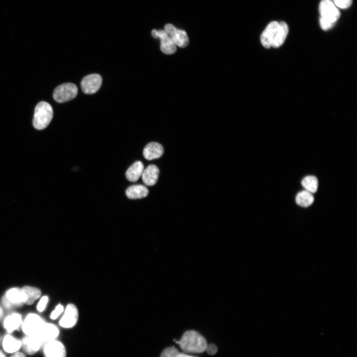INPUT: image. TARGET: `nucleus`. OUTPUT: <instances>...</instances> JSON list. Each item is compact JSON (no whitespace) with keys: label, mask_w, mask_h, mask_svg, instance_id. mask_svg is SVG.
<instances>
[{"label":"nucleus","mask_w":357,"mask_h":357,"mask_svg":"<svg viewBox=\"0 0 357 357\" xmlns=\"http://www.w3.org/2000/svg\"><path fill=\"white\" fill-rule=\"evenodd\" d=\"M174 341L178 344L185 353H202L206 351L207 343L199 333L194 330L186 331L180 341Z\"/></svg>","instance_id":"f257e3e1"},{"label":"nucleus","mask_w":357,"mask_h":357,"mask_svg":"<svg viewBox=\"0 0 357 357\" xmlns=\"http://www.w3.org/2000/svg\"><path fill=\"white\" fill-rule=\"evenodd\" d=\"M53 116L51 105L45 101H41L37 105L33 119V126L38 130L45 129L50 123Z\"/></svg>","instance_id":"f03ea898"},{"label":"nucleus","mask_w":357,"mask_h":357,"mask_svg":"<svg viewBox=\"0 0 357 357\" xmlns=\"http://www.w3.org/2000/svg\"><path fill=\"white\" fill-rule=\"evenodd\" d=\"M78 89L74 83H65L57 86L53 92V98L58 103H64L75 98Z\"/></svg>","instance_id":"7ed1b4c3"},{"label":"nucleus","mask_w":357,"mask_h":357,"mask_svg":"<svg viewBox=\"0 0 357 357\" xmlns=\"http://www.w3.org/2000/svg\"><path fill=\"white\" fill-rule=\"evenodd\" d=\"M319 12L321 17L335 23L341 15L340 11L331 0H321Z\"/></svg>","instance_id":"20e7f679"},{"label":"nucleus","mask_w":357,"mask_h":357,"mask_svg":"<svg viewBox=\"0 0 357 357\" xmlns=\"http://www.w3.org/2000/svg\"><path fill=\"white\" fill-rule=\"evenodd\" d=\"M164 31L176 46L185 48L188 45L189 39L185 31L177 29L172 24H167L165 26Z\"/></svg>","instance_id":"39448f33"},{"label":"nucleus","mask_w":357,"mask_h":357,"mask_svg":"<svg viewBox=\"0 0 357 357\" xmlns=\"http://www.w3.org/2000/svg\"><path fill=\"white\" fill-rule=\"evenodd\" d=\"M45 322L39 315L31 314L22 323V329L27 335L36 334Z\"/></svg>","instance_id":"423d86ee"},{"label":"nucleus","mask_w":357,"mask_h":357,"mask_svg":"<svg viewBox=\"0 0 357 357\" xmlns=\"http://www.w3.org/2000/svg\"><path fill=\"white\" fill-rule=\"evenodd\" d=\"M152 35L154 38L160 39V49L163 53L167 55H172L176 52V45L164 30H154Z\"/></svg>","instance_id":"0eeeda50"},{"label":"nucleus","mask_w":357,"mask_h":357,"mask_svg":"<svg viewBox=\"0 0 357 357\" xmlns=\"http://www.w3.org/2000/svg\"><path fill=\"white\" fill-rule=\"evenodd\" d=\"M102 79L98 74L88 75L82 79L81 87L85 94H92L96 93L100 88Z\"/></svg>","instance_id":"6e6552de"},{"label":"nucleus","mask_w":357,"mask_h":357,"mask_svg":"<svg viewBox=\"0 0 357 357\" xmlns=\"http://www.w3.org/2000/svg\"><path fill=\"white\" fill-rule=\"evenodd\" d=\"M79 318V312L77 308L73 304L67 306L64 315L60 320L61 326L65 328L74 327L77 323Z\"/></svg>","instance_id":"1a4fd4ad"},{"label":"nucleus","mask_w":357,"mask_h":357,"mask_svg":"<svg viewBox=\"0 0 357 357\" xmlns=\"http://www.w3.org/2000/svg\"><path fill=\"white\" fill-rule=\"evenodd\" d=\"M44 354L45 357H66V348L61 342L54 340L44 344Z\"/></svg>","instance_id":"9d476101"},{"label":"nucleus","mask_w":357,"mask_h":357,"mask_svg":"<svg viewBox=\"0 0 357 357\" xmlns=\"http://www.w3.org/2000/svg\"><path fill=\"white\" fill-rule=\"evenodd\" d=\"M36 334L41 339L44 345L49 341L56 340L59 334V330L54 324L44 322Z\"/></svg>","instance_id":"9b49d317"},{"label":"nucleus","mask_w":357,"mask_h":357,"mask_svg":"<svg viewBox=\"0 0 357 357\" xmlns=\"http://www.w3.org/2000/svg\"><path fill=\"white\" fill-rule=\"evenodd\" d=\"M2 303L7 309L13 306L21 305L24 303L21 289L14 288L8 291L3 298Z\"/></svg>","instance_id":"f8f14e48"},{"label":"nucleus","mask_w":357,"mask_h":357,"mask_svg":"<svg viewBox=\"0 0 357 357\" xmlns=\"http://www.w3.org/2000/svg\"><path fill=\"white\" fill-rule=\"evenodd\" d=\"M22 341L24 351L29 355H33L38 352L44 344L37 334L27 335Z\"/></svg>","instance_id":"ddd939ff"},{"label":"nucleus","mask_w":357,"mask_h":357,"mask_svg":"<svg viewBox=\"0 0 357 357\" xmlns=\"http://www.w3.org/2000/svg\"><path fill=\"white\" fill-rule=\"evenodd\" d=\"M279 23L273 21L270 23L262 34L261 41L262 45L266 48L273 46L278 29Z\"/></svg>","instance_id":"4468645a"},{"label":"nucleus","mask_w":357,"mask_h":357,"mask_svg":"<svg viewBox=\"0 0 357 357\" xmlns=\"http://www.w3.org/2000/svg\"><path fill=\"white\" fill-rule=\"evenodd\" d=\"M164 153V149L161 145L156 142L148 144L144 150V158L152 160L161 158Z\"/></svg>","instance_id":"2eb2a0df"},{"label":"nucleus","mask_w":357,"mask_h":357,"mask_svg":"<svg viewBox=\"0 0 357 357\" xmlns=\"http://www.w3.org/2000/svg\"><path fill=\"white\" fill-rule=\"evenodd\" d=\"M159 174V170L156 165H149L144 170L142 175L144 183L148 186L155 185L158 182Z\"/></svg>","instance_id":"dca6fc26"},{"label":"nucleus","mask_w":357,"mask_h":357,"mask_svg":"<svg viewBox=\"0 0 357 357\" xmlns=\"http://www.w3.org/2000/svg\"><path fill=\"white\" fill-rule=\"evenodd\" d=\"M24 303L31 305L41 296L40 290L37 288L25 286L21 289Z\"/></svg>","instance_id":"f3484780"},{"label":"nucleus","mask_w":357,"mask_h":357,"mask_svg":"<svg viewBox=\"0 0 357 357\" xmlns=\"http://www.w3.org/2000/svg\"><path fill=\"white\" fill-rule=\"evenodd\" d=\"M2 345L5 352L15 353L22 347V341L11 335H7L4 338Z\"/></svg>","instance_id":"a211bd4d"},{"label":"nucleus","mask_w":357,"mask_h":357,"mask_svg":"<svg viewBox=\"0 0 357 357\" xmlns=\"http://www.w3.org/2000/svg\"><path fill=\"white\" fill-rule=\"evenodd\" d=\"M149 193L148 189L146 186L142 185L130 186L126 191L127 197L132 199L146 198L148 196Z\"/></svg>","instance_id":"6ab92c4d"},{"label":"nucleus","mask_w":357,"mask_h":357,"mask_svg":"<svg viewBox=\"0 0 357 357\" xmlns=\"http://www.w3.org/2000/svg\"><path fill=\"white\" fill-rule=\"evenodd\" d=\"M22 323L21 316L15 313L6 317L4 322V326L9 333H12L18 329L22 325Z\"/></svg>","instance_id":"aec40b11"},{"label":"nucleus","mask_w":357,"mask_h":357,"mask_svg":"<svg viewBox=\"0 0 357 357\" xmlns=\"http://www.w3.org/2000/svg\"><path fill=\"white\" fill-rule=\"evenodd\" d=\"M144 170L143 163L138 161L134 163L126 171V176L130 182H137L141 177Z\"/></svg>","instance_id":"412c9836"},{"label":"nucleus","mask_w":357,"mask_h":357,"mask_svg":"<svg viewBox=\"0 0 357 357\" xmlns=\"http://www.w3.org/2000/svg\"><path fill=\"white\" fill-rule=\"evenodd\" d=\"M289 32L287 24L284 22L279 23L278 29L273 44L275 48H278L284 42Z\"/></svg>","instance_id":"4be33fe9"},{"label":"nucleus","mask_w":357,"mask_h":357,"mask_svg":"<svg viewBox=\"0 0 357 357\" xmlns=\"http://www.w3.org/2000/svg\"><path fill=\"white\" fill-rule=\"evenodd\" d=\"M297 203L302 207H308L314 201V197L312 194L307 191L299 193L296 198Z\"/></svg>","instance_id":"5701e85b"},{"label":"nucleus","mask_w":357,"mask_h":357,"mask_svg":"<svg viewBox=\"0 0 357 357\" xmlns=\"http://www.w3.org/2000/svg\"><path fill=\"white\" fill-rule=\"evenodd\" d=\"M302 186L306 190L312 193L317 192L318 188V181L317 178L313 176L305 177L302 182Z\"/></svg>","instance_id":"b1692460"},{"label":"nucleus","mask_w":357,"mask_h":357,"mask_svg":"<svg viewBox=\"0 0 357 357\" xmlns=\"http://www.w3.org/2000/svg\"><path fill=\"white\" fill-rule=\"evenodd\" d=\"M180 352L175 347H168L162 352L160 357H178Z\"/></svg>","instance_id":"393cba45"},{"label":"nucleus","mask_w":357,"mask_h":357,"mask_svg":"<svg viewBox=\"0 0 357 357\" xmlns=\"http://www.w3.org/2000/svg\"><path fill=\"white\" fill-rule=\"evenodd\" d=\"M353 3V0H335L334 4L336 7L342 9L349 8Z\"/></svg>","instance_id":"a878e982"},{"label":"nucleus","mask_w":357,"mask_h":357,"mask_svg":"<svg viewBox=\"0 0 357 357\" xmlns=\"http://www.w3.org/2000/svg\"><path fill=\"white\" fill-rule=\"evenodd\" d=\"M319 24L321 29L324 31H327L330 30L335 24V23L331 22L321 17L319 19Z\"/></svg>","instance_id":"bb28decb"},{"label":"nucleus","mask_w":357,"mask_h":357,"mask_svg":"<svg viewBox=\"0 0 357 357\" xmlns=\"http://www.w3.org/2000/svg\"><path fill=\"white\" fill-rule=\"evenodd\" d=\"M64 307L59 304L55 308V310L51 313L50 317L52 319H57L59 316L64 312Z\"/></svg>","instance_id":"cd10ccee"},{"label":"nucleus","mask_w":357,"mask_h":357,"mask_svg":"<svg viewBox=\"0 0 357 357\" xmlns=\"http://www.w3.org/2000/svg\"><path fill=\"white\" fill-rule=\"evenodd\" d=\"M48 301L49 299L47 296H44L41 299L37 307L39 312H42L45 310Z\"/></svg>","instance_id":"c85d7f7f"},{"label":"nucleus","mask_w":357,"mask_h":357,"mask_svg":"<svg viewBox=\"0 0 357 357\" xmlns=\"http://www.w3.org/2000/svg\"><path fill=\"white\" fill-rule=\"evenodd\" d=\"M206 351L209 355H214L217 353L218 348L215 345L211 344L207 345Z\"/></svg>","instance_id":"c756f323"},{"label":"nucleus","mask_w":357,"mask_h":357,"mask_svg":"<svg viewBox=\"0 0 357 357\" xmlns=\"http://www.w3.org/2000/svg\"><path fill=\"white\" fill-rule=\"evenodd\" d=\"M10 357H26L25 355L23 354V353L17 352L15 353H13V355L11 356Z\"/></svg>","instance_id":"7c9ffc66"},{"label":"nucleus","mask_w":357,"mask_h":357,"mask_svg":"<svg viewBox=\"0 0 357 357\" xmlns=\"http://www.w3.org/2000/svg\"><path fill=\"white\" fill-rule=\"evenodd\" d=\"M178 357H194V356L188 355L185 354H184V353H180V354H179Z\"/></svg>","instance_id":"2f4dec72"},{"label":"nucleus","mask_w":357,"mask_h":357,"mask_svg":"<svg viewBox=\"0 0 357 357\" xmlns=\"http://www.w3.org/2000/svg\"><path fill=\"white\" fill-rule=\"evenodd\" d=\"M3 310L1 307H0V319L1 318V317L3 316Z\"/></svg>","instance_id":"473e14b6"},{"label":"nucleus","mask_w":357,"mask_h":357,"mask_svg":"<svg viewBox=\"0 0 357 357\" xmlns=\"http://www.w3.org/2000/svg\"><path fill=\"white\" fill-rule=\"evenodd\" d=\"M0 357H6L4 353L1 350H0Z\"/></svg>","instance_id":"72a5a7b5"},{"label":"nucleus","mask_w":357,"mask_h":357,"mask_svg":"<svg viewBox=\"0 0 357 357\" xmlns=\"http://www.w3.org/2000/svg\"><path fill=\"white\" fill-rule=\"evenodd\" d=\"M332 1H335V0H332Z\"/></svg>","instance_id":"f704fd0d"}]
</instances>
